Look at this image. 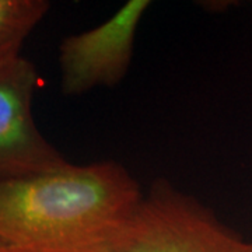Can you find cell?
Wrapping results in <instances>:
<instances>
[{"label":"cell","mask_w":252,"mask_h":252,"mask_svg":"<svg viewBox=\"0 0 252 252\" xmlns=\"http://www.w3.org/2000/svg\"><path fill=\"white\" fill-rule=\"evenodd\" d=\"M38 81L34 63L23 56L0 67V184L69 162L35 124L32 99Z\"/></svg>","instance_id":"cell-4"},{"label":"cell","mask_w":252,"mask_h":252,"mask_svg":"<svg viewBox=\"0 0 252 252\" xmlns=\"http://www.w3.org/2000/svg\"><path fill=\"white\" fill-rule=\"evenodd\" d=\"M49 9L46 0H0V67L21 56L24 41Z\"/></svg>","instance_id":"cell-5"},{"label":"cell","mask_w":252,"mask_h":252,"mask_svg":"<svg viewBox=\"0 0 252 252\" xmlns=\"http://www.w3.org/2000/svg\"><path fill=\"white\" fill-rule=\"evenodd\" d=\"M117 161L67 162L0 184V244L7 252H112L143 199Z\"/></svg>","instance_id":"cell-1"},{"label":"cell","mask_w":252,"mask_h":252,"mask_svg":"<svg viewBox=\"0 0 252 252\" xmlns=\"http://www.w3.org/2000/svg\"><path fill=\"white\" fill-rule=\"evenodd\" d=\"M150 4L149 0H129L104 23L63 38L58 56L63 95L112 89L125 79L137 30Z\"/></svg>","instance_id":"cell-3"},{"label":"cell","mask_w":252,"mask_h":252,"mask_svg":"<svg viewBox=\"0 0 252 252\" xmlns=\"http://www.w3.org/2000/svg\"><path fill=\"white\" fill-rule=\"evenodd\" d=\"M0 252H7V251H6V248H4V247H3L1 244H0Z\"/></svg>","instance_id":"cell-6"},{"label":"cell","mask_w":252,"mask_h":252,"mask_svg":"<svg viewBox=\"0 0 252 252\" xmlns=\"http://www.w3.org/2000/svg\"><path fill=\"white\" fill-rule=\"evenodd\" d=\"M112 252H252V241L170 181L143 195L124 240Z\"/></svg>","instance_id":"cell-2"}]
</instances>
